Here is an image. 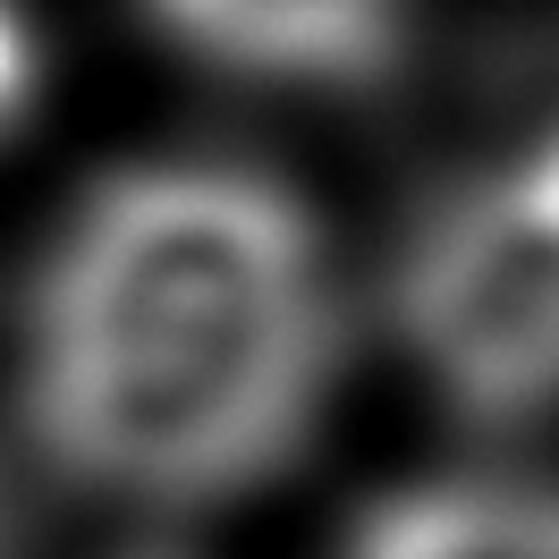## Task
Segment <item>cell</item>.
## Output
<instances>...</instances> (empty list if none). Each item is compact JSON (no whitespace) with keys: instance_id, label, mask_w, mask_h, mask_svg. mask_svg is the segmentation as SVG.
Wrapping results in <instances>:
<instances>
[{"instance_id":"cell-2","label":"cell","mask_w":559,"mask_h":559,"mask_svg":"<svg viewBox=\"0 0 559 559\" xmlns=\"http://www.w3.org/2000/svg\"><path fill=\"white\" fill-rule=\"evenodd\" d=\"M390 331L466 424L559 416V119L424 204L390 263Z\"/></svg>"},{"instance_id":"cell-3","label":"cell","mask_w":559,"mask_h":559,"mask_svg":"<svg viewBox=\"0 0 559 559\" xmlns=\"http://www.w3.org/2000/svg\"><path fill=\"white\" fill-rule=\"evenodd\" d=\"M153 35L246 85L365 94L407 60L416 0H136Z\"/></svg>"},{"instance_id":"cell-4","label":"cell","mask_w":559,"mask_h":559,"mask_svg":"<svg viewBox=\"0 0 559 559\" xmlns=\"http://www.w3.org/2000/svg\"><path fill=\"white\" fill-rule=\"evenodd\" d=\"M340 559H559L551 475H432L382 491Z\"/></svg>"},{"instance_id":"cell-5","label":"cell","mask_w":559,"mask_h":559,"mask_svg":"<svg viewBox=\"0 0 559 559\" xmlns=\"http://www.w3.org/2000/svg\"><path fill=\"white\" fill-rule=\"evenodd\" d=\"M35 85H43V43H35V26H26V9L0 0V136L35 110Z\"/></svg>"},{"instance_id":"cell-1","label":"cell","mask_w":559,"mask_h":559,"mask_svg":"<svg viewBox=\"0 0 559 559\" xmlns=\"http://www.w3.org/2000/svg\"><path fill=\"white\" fill-rule=\"evenodd\" d=\"M348 348L322 221L254 162H128L17 306V424L60 484L187 518L314 441Z\"/></svg>"},{"instance_id":"cell-6","label":"cell","mask_w":559,"mask_h":559,"mask_svg":"<svg viewBox=\"0 0 559 559\" xmlns=\"http://www.w3.org/2000/svg\"><path fill=\"white\" fill-rule=\"evenodd\" d=\"M9 551H17V543H9V500H0V559H9Z\"/></svg>"}]
</instances>
